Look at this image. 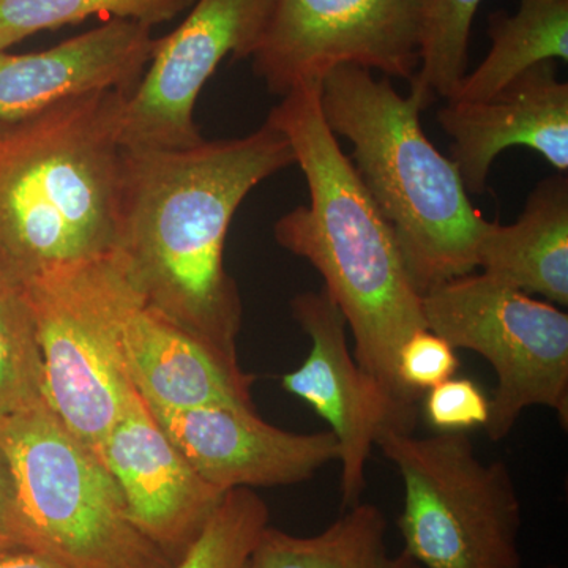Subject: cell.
<instances>
[{
    "mask_svg": "<svg viewBox=\"0 0 568 568\" xmlns=\"http://www.w3.org/2000/svg\"><path fill=\"white\" fill-rule=\"evenodd\" d=\"M22 548L70 568H174L126 514L110 470L41 398L0 420Z\"/></svg>",
    "mask_w": 568,
    "mask_h": 568,
    "instance_id": "5",
    "label": "cell"
},
{
    "mask_svg": "<svg viewBox=\"0 0 568 568\" xmlns=\"http://www.w3.org/2000/svg\"><path fill=\"white\" fill-rule=\"evenodd\" d=\"M328 129L353 144L358 178L394 231L418 294L474 274L488 223L469 200L458 168L422 129V104L388 78L343 65L320 85Z\"/></svg>",
    "mask_w": 568,
    "mask_h": 568,
    "instance_id": "4",
    "label": "cell"
},
{
    "mask_svg": "<svg viewBox=\"0 0 568 568\" xmlns=\"http://www.w3.org/2000/svg\"><path fill=\"white\" fill-rule=\"evenodd\" d=\"M44 398L31 310L20 293L0 297V420Z\"/></svg>",
    "mask_w": 568,
    "mask_h": 568,
    "instance_id": "23",
    "label": "cell"
},
{
    "mask_svg": "<svg viewBox=\"0 0 568 568\" xmlns=\"http://www.w3.org/2000/svg\"><path fill=\"white\" fill-rule=\"evenodd\" d=\"M108 302L123 368L149 406L254 409L253 376L145 304L111 254Z\"/></svg>",
    "mask_w": 568,
    "mask_h": 568,
    "instance_id": "12",
    "label": "cell"
},
{
    "mask_svg": "<svg viewBox=\"0 0 568 568\" xmlns=\"http://www.w3.org/2000/svg\"><path fill=\"white\" fill-rule=\"evenodd\" d=\"M376 446L403 478L398 528L418 566L521 568V500L506 463L481 462L466 433L388 432Z\"/></svg>",
    "mask_w": 568,
    "mask_h": 568,
    "instance_id": "6",
    "label": "cell"
},
{
    "mask_svg": "<svg viewBox=\"0 0 568 568\" xmlns=\"http://www.w3.org/2000/svg\"><path fill=\"white\" fill-rule=\"evenodd\" d=\"M544 568H559V567L558 566H552V564H549V566L544 567Z\"/></svg>",
    "mask_w": 568,
    "mask_h": 568,
    "instance_id": "29",
    "label": "cell"
},
{
    "mask_svg": "<svg viewBox=\"0 0 568 568\" xmlns=\"http://www.w3.org/2000/svg\"><path fill=\"white\" fill-rule=\"evenodd\" d=\"M252 568H422L405 551L392 552L387 518L373 504H355L316 536L301 537L267 526Z\"/></svg>",
    "mask_w": 568,
    "mask_h": 568,
    "instance_id": "18",
    "label": "cell"
},
{
    "mask_svg": "<svg viewBox=\"0 0 568 568\" xmlns=\"http://www.w3.org/2000/svg\"><path fill=\"white\" fill-rule=\"evenodd\" d=\"M22 290L21 280L14 274L13 268L7 263L6 257L0 254V297L20 293Z\"/></svg>",
    "mask_w": 568,
    "mask_h": 568,
    "instance_id": "28",
    "label": "cell"
},
{
    "mask_svg": "<svg viewBox=\"0 0 568 568\" xmlns=\"http://www.w3.org/2000/svg\"><path fill=\"white\" fill-rule=\"evenodd\" d=\"M437 121L454 140L450 160L467 193L487 192L493 162L514 145L540 153L567 174L568 84L555 61L530 67L487 99L447 102Z\"/></svg>",
    "mask_w": 568,
    "mask_h": 568,
    "instance_id": "15",
    "label": "cell"
},
{
    "mask_svg": "<svg viewBox=\"0 0 568 568\" xmlns=\"http://www.w3.org/2000/svg\"><path fill=\"white\" fill-rule=\"evenodd\" d=\"M274 0H194L189 17L163 39L123 110V149L175 151L201 144L197 97L220 63L252 59Z\"/></svg>",
    "mask_w": 568,
    "mask_h": 568,
    "instance_id": "10",
    "label": "cell"
},
{
    "mask_svg": "<svg viewBox=\"0 0 568 568\" xmlns=\"http://www.w3.org/2000/svg\"><path fill=\"white\" fill-rule=\"evenodd\" d=\"M481 0H426L420 33V62L410 95L426 110L436 99H450L466 77L470 28Z\"/></svg>",
    "mask_w": 568,
    "mask_h": 568,
    "instance_id": "20",
    "label": "cell"
},
{
    "mask_svg": "<svg viewBox=\"0 0 568 568\" xmlns=\"http://www.w3.org/2000/svg\"><path fill=\"white\" fill-rule=\"evenodd\" d=\"M100 459L118 484L133 525L175 566L224 493L183 458L138 392L104 439Z\"/></svg>",
    "mask_w": 568,
    "mask_h": 568,
    "instance_id": "13",
    "label": "cell"
},
{
    "mask_svg": "<svg viewBox=\"0 0 568 568\" xmlns=\"http://www.w3.org/2000/svg\"><path fill=\"white\" fill-rule=\"evenodd\" d=\"M267 526V504L253 489H230L174 568H252Z\"/></svg>",
    "mask_w": 568,
    "mask_h": 568,
    "instance_id": "22",
    "label": "cell"
},
{
    "mask_svg": "<svg viewBox=\"0 0 568 568\" xmlns=\"http://www.w3.org/2000/svg\"><path fill=\"white\" fill-rule=\"evenodd\" d=\"M488 33L487 58L447 102L484 100L537 63L568 62V0H519L511 17L504 11L489 17Z\"/></svg>",
    "mask_w": 568,
    "mask_h": 568,
    "instance_id": "19",
    "label": "cell"
},
{
    "mask_svg": "<svg viewBox=\"0 0 568 568\" xmlns=\"http://www.w3.org/2000/svg\"><path fill=\"white\" fill-rule=\"evenodd\" d=\"M428 331L474 351L496 373L489 439L510 435L523 410L544 406L568 425V315L487 274L459 276L422 295Z\"/></svg>",
    "mask_w": 568,
    "mask_h": 568,
    "instance_id": "7",
    "label": "cell"
},
{
    "mask_svg": "<svg viewBox=\"0 0 568 568\" xmlns=\"http://www.w3.org/2000/svg\"><path fill=\"white\" fill-rule=\"evenodd\" d=\"M108 276L110 254L22 283L43 365L44 399L99 458L136 392L112 334Z\"/></svg>",
    "mask_w": 568,
    "mask_h": 568,
    "instance_id": "8",
    "label": "cell"
},
{
    "mask_svg": "<svg viewBox=\"0 0 568 568\" xmlns=\"http://www.w3.org/2000/svg\"><path fill=\"white\" fill-rule=\"evenodd\" d=\"M426 0H274L252 55L275 95L321 84L343 65L410 81L420 62Z\"/></svg>",
    "mask_w": 568,
    "mask_h": 568,
    "instance_id": "9",
    "label": "cell"
},
{
    "mask_svg": "<svg viewBox=\"0 0 568 568\" xmlns=\"http://www.w3.org/2000/svg\"><path fill=\"white\" fill-rule=\"evenodd\" d=\"M22 548L18 536V506L9 463L0 452V551Z\"/></svg>",
    "mask_w": 568,
    "mask_h": 568,
    "instance_id": "26",
    "label": "cell"
},
{
    "mask_svg": "<svg viewBox=\"0 0 568 568\" xmlns=\"http://www.w3.org/2000/svg\"><path fill=\"white\" fill-rule=\"evenodd\" d=\"M458 366L457 349L428 328L410 335L396 354L398 383L417 403L429 388L454 377Z\"/></svg>",
    "mask_w": 568,
    "mask_h": 568,
    "instance_id": "24",
    "label": "cell"
},
{
    "mask_svg": "<svg viewBox=\"0 0 568 568\" xmlns=\"http://www.w3.org/2000/svg\"><path fill=\"white\" fill-rule=\"evenodd\" d=\"M320 85L283 95L267 123L286 138L305 175L310 204L275 223L280 246L308 261L324 278L354 338L357 364L403 402L417 405L396 377L399 346L426 331L418 294L394 231L325 122Z\"/></svg>",
    "mask_w": 568,
    "mask_h": 568,
    "instance_id": "2",
    "label": "cell"
},
{
    "mask_svg": "<svg viewBox=\"0 0 568 568\" xmlns=\"http://www.w3.org/2000/svg\"><path fill=\"white\" fill-rule=\"evenodd\" d=\"M484 274L568 305V178L544 179L514 224L488 223L478 245Z\"/></svg>",
    "mask_w": 568,
    "mask_h": 568,
    "instance_id": "17",
    "label": "cell"
},
{
    "mask_svg": "<svg viewBox=\"0 0 568 568\" xmlns=\"http://www.w3.org/2000/svg\"><path fill=\"white\" fill-rule=\"evenodd\" d=\"M295 164L271 123L189 149H123L111 256L145 304L237 361L242 301L224 268L239 205L261 182Z\"/></svg>",
    "mask_w": 568,
    "mask_h": 568,
    "instance_id": "1",
    "label": "cell"
},
{
    "mask_svg": "<svg viewBox=\"0 0 568 568\" xmlns=\"http://www.w3.org/2000/svg\"><path fill=\"white\" fill-rule=\"evenodd\" d=\"M293 317L312 347L304 364L282 377L287 394L327 422L339 444L343 510L361 503L366 462L388 432L414 433L417 405L392 395L347 347L346 321L325 290L295 295Z\"/></svg>",
    "mask_w": 568,
    "mask_h": 568,
    "instance_id": "11",
    "label": "cell"
},
{
    "mask_svg": "<svg viewBox=\"0 0 568 568\" xmlns=\"http://www.w3.org/2000/svg\"><path fill=\"white\" fill-rule=\"evenodd\" d=\"M491 403L474 381L450 377L429 388L424 398V416L437 433H465L485 428Z\"/></svg>",
    "mask_w": 568,
    "mask_h": 568,
    "instance_id": "25",
    "label": "cell"
},
{
    "mask_svg": "<svg viewBox=\"0 0 568 568\" xmlns=\"http://www.w3.org/2000/svg\"><path fill=\"white\" fill-rule=\"evenodd\" d=\"M129 93L0 119V254L26 280L111 253Z\"/></svg>",
    "mask_w": 568,
    "mask_h": 568,
    "instance_id": "3",
    "label": "cell"
},
{
    "mask_svg": "<svg viewBox=\"0 0 568 568\" xmlns=\"http://www.w3.org/2000/svg\"><path fill=\"white\" fill-rule=\"evenodd\" d=\"M149 409L183 458L222 493L302 484L339 459V444L331 429L298 435L267 424L256 409L216 405Z\"/></svg>",
    "mask_w": 568,
    "mask_h": 568,
    "instance_id": "14",
    "label": "cell"
},
{
    "mask_svg": "<svg viewBox=\"0 0 568 568\" xmlns=\"http://www.w3.org/2000/svg\"><path fill=\"white\" fill-rule=\"evenodd\" d=\"M0 568H70L50 556L29 548H10L0 551Z\"/></svg>",
    "mask_w": 568,
    "mask_h": 568,
    "instance_id": "27",
    "label": "cell"
},
{
    "mask_svg": "<svg viewBox=\"0 0 568 568\" xmlns=\"http://www.w3.org/2000/svg\"><path fill=\"white\" fill-rule=\"evenodd\" d=\"M194 0H0V51L33 33L77 24L92 17L163 24Z\"/></svg>",
    "mask_w": 568,
    "mask_h": 568,
    "instance_id": "21",
    "label": "cell"
},
{
    "mask_svg": "<svg viewBox=\"0 0 568 568\" xmlns=\"http://www.w3.org/2000/svg\"><path fill=\"white\" fill-rule=\"evenodd\" d=\"M155 47L149 26L110 20L51 50L29 54L0 51V119L21 118L91 92L130 95L148 70Z\"/></svg>",
    "mask_w": 568,
    "mask_h": 568,
    "instance_id": "16",
    "label": "cell"
}]
</instances>
